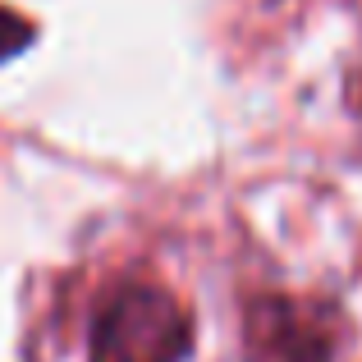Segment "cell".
Returning <instances> with one entry per match:
<instances>
[{
  "label": "cell",
  "instance_id": "cell-1",
  "mask_svg": "<svg viewBox=\"0 0 362 362\" xmlns=\"http://www.w3.org/2000/svg\"><path fill=\"white\" fill-rule=\"evenodd\" d=\"M197 349L193 312L165 284L124 280L88 326V362H188Z\"/></svg>",
  "mask_w": 362,
  "mask_h": 362
},
{
  "label": "cell",
  "instance_id": "cell-2",
  "mask_svg": "<svg viewBox=\"0 0 362 362\" xmlns=\"http://www.w3.org/2000/svg\"><path fill=\"white\" fill-rule=\"evenodd\" d=\"M344 312L303 293H252L243 303V362H339Z\"/></svg>",
  "mask_w": 362,
  "mask_h": 362
},
{
  "label": "cell",
  "instance_id": "cell-3",
  "mask_svg": "<svg viewBox=\"0 0 362 362\" xmlns=\"http://www.w3.org/2000/svg\"><path fill=\"white\" fill-rule=\"evenodd\" d=\"M33 42H37V23L33 18L18 14V9H9V5H0V64L18 60Z\"/></svg>",
  "mask_w": 362,
  "mask_h": 362
}]
</instances>
